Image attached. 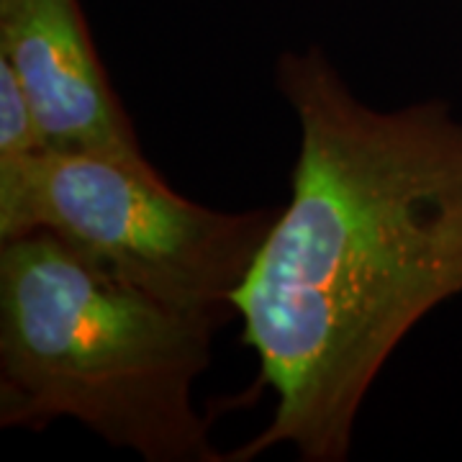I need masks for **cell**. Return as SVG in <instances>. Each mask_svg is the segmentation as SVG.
<instances>
[{
	"instance_id": "3",
	"label": "cell",
	"mask_w": 462,
	"mask_h": 462,
	"mask_svg": "<svg viewBox=\"0 0 462 462\" xmlns=\"http://www.w3.org/2000/svg\"><path fill=\"white\" fill-rule=\"evenodd\" d=\"M275 216L203 206L157 167L83 149L0 157V239L51 234L121 282L221 327L236 319L234 296Z\"/></svg>"
},
{
	"instance_id": "5",
	"label": "cell",
	"mask_w": 462,
	"mask_h": 462,
	"mask_svg": "<svg viewBox=\"0 0 462 462\" xmlns=\"http://www.w3.org/2000/svg\"><path fill=\"white\" fill-rule=\"evenodd\" d=\"M47 147L29 98L8 62L0 60V157L29 154Z\"/></svg>"
},
{
	"instance_id": "1",
	"label": "cell",
	"mask_w": 462,
	"mask_h": 462,
	"mask_svg": "<svg viewBox=\"0 0 462 462\" xmlns=\"http://www.w3.org/2000/svg\"><path fill=\"white\" fill-rule=\"evenodd\" d=\"M275 88L298 124L291 199L234 296L275 409L224 462H345L383 367L462 293V118L365 103L321 47L282 51Z\"/></svg>"
},
{
	"instance_id": "4",
	"label": "cell",
	"mask_w": 462,
	"mask_h": 462,
	"mask_svg": "<svg viewBox=\"0 0 462 462\" xmlns=\"http://www.w3.org/2000/svg\"><path fill=\"white\" fill-rule=\"evenodd\" d=\"M0 60L50 147L154 167L106 75L80 0H0Z\"/></svg>"
},
{
	"instance_id": "2",
	"label": "cell",
	"mask_w": 462,
	"mask_h": 462,
	"mask_svg": "<svg viewBox=\"0 0 462 462\" xmlns=\"http://www.w3.org/2000/svg\"><path fill=\"white\" fill-rule=\"evenodd\" d=\"M218 329L51 234L0 239V427L72 419L147 462H224L193 401Z\"/></svg>"
}]
</instances>
